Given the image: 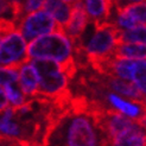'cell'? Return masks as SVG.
Masks as SVG:
<instances>
[{
    "label": "cell",
    "instance_id": "1",
    "mask_svg": "<svg viewBox=\"0 0 146 146\" xmlns=\"http://www.w3.org/2000/svg\"><path fill=\"white\" fill-rule=\"evenodd\" d=\"M38 75V92L36 98L51 102H65L71 99L68 89L69 78L62 71L60 64L51 60H31Z\"/></svg>",
    "mask_w": 146,
    "mask_h": 146
},
{
    "label": "cell",
    "instance_id": "2",
    "mask_svg": "<svg viewBox=\"0 0 146 146\" xmlns=\"http://www.w3.org/2000/svg\"><path fill=\"white\" fill-rule=\"evenodd\" d=\"M29 60H51L63 64L74 58L70 39L62 30L39 36L26 46Z\"/></svg>",
    "mask_w": 146,
    "mask_h": 146
},
{
    "label": "cell",
    "instance_id": "3",
    "mask_svg": "<svg viewBox=\"0 0 146 146\" xmlns=\"http://www.w3.org/2000/svg\"><path fill=\"white\" fill-rule=\"evenodd\" d=\"M119 30L120 29L116 27L112 21H106L99 26H94V32L89 40L82 43L89 67L114 57Z\"/></svg>",
    "mask_w": 146,
    "mask_h": 146
},
{
    "label": "cell",
    "instance_id": "4",
    "mask_svg": "<svg viewBox=\"0 0 146 146\" xmlns=\"http://www.w3.org/2000/svg\"><path fill=\"white\" fill-rule=\"evenodd\" d=\"M145 58L132 60L114 56L105 62L93 65L92 68L99 75L114 76L132 82L141 93L145 94Z\"/></svg>",
    "mask_w": 146,
    "mask_h": 146
},
{
    "label": "cell",
    "instance_id": "5",
    "mask_svg": "<svg viewBox=\"0 0 146 146\" xmlns=\"http://www.w3.org/2000/svg\"><path fill=\"white\" fill-rule=\"evenodd\" d=\"M26 46V40L18 30L0 36V67L19 69L29 61Z\"/></svg>",
    "mask_w": 146,
    "mask_h": 146
},
{
    "label": "cell",
    "instance_id": "6",
    "mask_svg": "<svg viewBox=\"0 0 146 146\" xmlns=\"http://www.w3.org/2000/svg\"><path fill=\"white\" fill-rule=\"evenodd\" d=\"M18 29L25 40H32L39 36L61 30L52 17L45 11H35L23 16L18 21Z\"/></svg>",
    "mask_w": 146,
    "mask_h": 146
},
{
    "label": "cell",
    "instance_id": "7",
    "mask_svg": "<svg viewBox=\"0 0 146 146\" xmlns=\"http://www.w3.org/2000/svg\"><path fill=\"white\" fill-rule=\"evenodd\" d=\"M145 1L129 4L116 11V19L112 23L120 30L134 27L138 25H145Z\"/></svg>",
    "mask_w": 146,
    "mask_h": 146
},
{
    "label": "cell",
    "instance_id": "8",
    "mask_svg": "<svg viewBox=\"0 0 146 146\" xmlns=\"http://www.w3.org/2000/svg\"><path fill=\"white\" fill-rule=\"evenodd\" d=\"M100 81L107 90H111L115 94H120V95L126 96L131 101L145 104V94L138 89L134 83L126 81V80H121L118 77L107 76V75H100Z\"/></svg>",
    "mask_w": 146,
    "mask_h": 146
},
{
    "label": "cell",
    "instance_id": "9",
    "mask_svg": "<svg viewBox=\"0 0 146 146\" xmlns=\"http://www.w3.org/2000/svg\"><path fill=\"white\" fill-rule=\"evenodd\" d=\"M101 146H145V126L135 121L112 139H104Z\"/></svg>",
    "mask_w": 146,
    "mask_h": 146
},
{
    "label": "cell",
    "instance_id": "10",
    "mask_svg": "<svg viewBox=\"0 0 146 146\" xmlns=\"http://www.w3.org/2000/svg\"><path fill=\"white\" fill-rule=\"evenodd\" d=\"M105 98L113 109L145 126V104L123 100L115 93H107L105 94Z\"/></svg>",
    "mask_w": 146,
    "mask_h": 146
},
{
    "label": "cell",
    "instance_id": "11",
    "mask_svg": "<svg viewBox=\"0 0 146 146\" xmlns=\"http://www.w3.org/2000/svg\"><path fill=\"white\" fill-rule=\"evenodd\" d=\"M88 23L89 21L84 12L82 0H78L77 3L72 4L71 16H70L68 24L64 26L63 32L70 39V42L75 39H80V38H82Z\"/></svg>",
    "mask_w": 146,
    "mask_h": 146
},
{
    "label": "cell",
    "instance_id": "12",
    "mask_svg": "<svg viewBox=\"0 0 146 146\" xmlns=\"http://www.w3.org/2000/svg\"><path fill=\"white\" fill-rule=\"evenodd\" d=\"M82 4L88 21L93 26L111 21V13L113 10L112 0H82Z\"/></svg>",
    "mask_w": 146,
    "mask_h": 146
},
{
    "label": "cell",
    "instance_id": "13",
    "mask_svg": "<svg viewBox=\"0 0 146 146\" xmlns=\"http://www.w3.org/2000/svg\"><path fill=\"white\" fill-rule=\"evenodd\" d=\"M19 88L27 98H36L38 92V75L37 71L31 64L30 60L26 61L19 67L18 71Z\"/></svg>",
    "mask_w": 146,
    "mask_h": 146
},
{
    "label": "cell",
    "instance_id": "14",
    "mask_svg": "<svg viewBox=\"0 0 146 146\" xmlns=\"http://www.w3.org/2000/svg\"><path fill=\"white\" fill-rule=\"evenodd\" d=\"M42 7L46 13L52 17L58 27L63 31L64 26L68 24L70 19L72 5L63 1V0H45Z\"/></svg>",
    "mask_w": 146,
    "mask_h": 146
},
{
    "label": "cell",
    "instance_id": "15",
    "mask_svg": "<svg viewBox=\"0 0 146 146\" xmlns=\"http://www.w3.org/2000/svg\"><path fill=\"white\" fill-rule=\"evenodd\" d=\"M145 44L140 43H118L114 50V56L120 58L140 60L145 58Z\"/></svg>",
    "mask_w": 146,
    "mask_h": 146
},
{
    "label": "cell",
    "instance_id": "16",
    "mask_svg": "<svg viewBox=\"0 0 146 146\" xmlns=\"http://www.w3.org/2000/svg\"><path fill=\"white\" fill-rule=\"evenodd\" d=\"M145 25H138L127 30H119L118 43H140L145 44Z\"/></svg>",
    "mask_w": 146,
    "mask_h": 146
},
{
    "label": "cell",
    "instance_id": "17",
    "mask_svg": "<svg viewBox=\"0 0 146 146\" xmlns=\"http://www.w3.org/2000/svg\"><path fill=\"white\" fill-rule=\"evenodd\" d=\"M4 90H5V94H6L7 101L10 102L12 108H14V109L19 108L20 106H23L27 101L26 96L23 94V92L20 90V88H17V87H14L13 84L4 86Z\"/></svg>",
    "mask_w": 146,
    "mask_h": 146
},
{
    "label": "cell",
    "instance_id": "18",
    "mask_svg": "<svg viewBox=\"0 0 146 146\" xmlns=\"http://www.w3.org/2000/svg\"><path fill=\"white\" fill-rule=\"evenodd\" d=\"M18 82V69L0 67V86L14 84Z\"/></svg>",
    "mask_w": 146,
    "mask_h": 146
},
{
    "label": "cell",
    "instance_id": "19",
    "mask_svg": "<svg viewBox=\"0 0 146 146\" xmlns=\"http://www.w3.org/2000/svg\"><path fill=\"white\" fill-rule=\"evenodd\" d=\"M45 0H24L23 1V11L24 16L27 13H31L35 11H38L43 6Z\"/></svg>",
    "mask_w": 146,
    "mask_h": 146
},
{
    "label": "cell",
    "instance_id": "20",
    "mask_svg": "<svg viewBox=\"0 0 146 146\" xmlns=\"http://www.w3.org/2000/svg\"><path fill=\"white\" fill-rule=\"evenodd\" d=\"M7 107H9V101H7L4 88L0 86V113H3Z\"/></svg>",
    "mask_w": 146,
    "mask_h": 146
},
{
    "label": "cell",
    "instance_id": "21",
    "mask_svg": "<svg viewBox=\"0 0 146 146\" xmlns=\"http://www.w3.org/2000/svg\"><path fill=\"white\" fill-rule=\"evenodd\" d=\"M63 1H65V3H68V4H75V3H77L78 0H63Z\"/></svg>",
    "mask_w": 146,
    "mask_h": 146
},
{
    "label": "cell",
    "instance_id": "22",
    "mask_svg": "<svg viewBox=\"0 0 146 146\" xmlns=\"http://www.w3.org/2000/svg\"><path fill=\"white\" fill-rule=\"evenodd\" d=\"M9 1H11V3H20V4H23L24 0H9Z\"/></svg>",
    "mask_w": 146,
    "mask_h": 146
}]
</instances>
